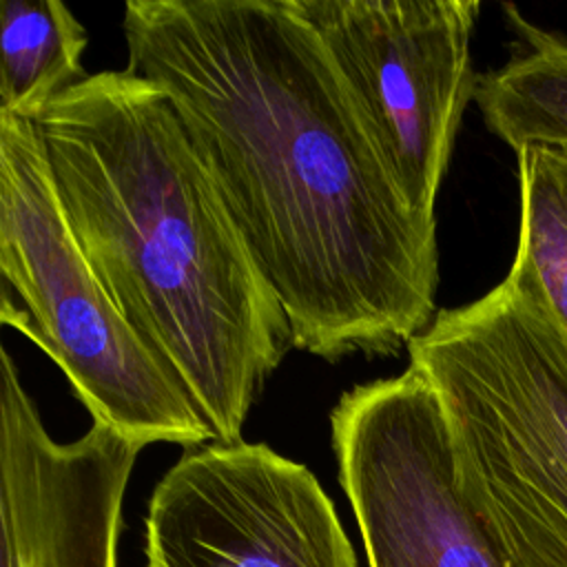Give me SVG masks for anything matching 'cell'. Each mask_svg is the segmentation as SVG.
I'll use <instances>...</instances> for the list:
<instances>
[{"mask_svg": "<svg viewBox=\"0 0 567 567\" xmlns=\"http://www.w3.org/2000/svg\"><path fill=\"white\" fill-rule=\"evenodd\" d=\"M128 71L173 102L295 348L388 357L434 319L412 213L297 0H128Z\"/></svg>", "mask_w": 567, "mask_h": 567, "instance_id": "cell-1", "label": "cell"}, {"mask_svg": "<svg viewBox=\"0 0 567 567\" xmlns=\"http://www.w3.org/2000/svg\"><path fill=\"white\" fill-rule=\"evenodd\" d=\"M31 122L113 303L215 441H241L292 332L171 97L128 69L100 71Z\"/></svg>", "mask_w": 567, "mask_h": 567, "instance_id": "cell-2", "label": "cell"}, {"mask_svg": "<svg viewBox=\"0 0 567 567\" xmlns=\"http://www.w3.org/2000/svg\"><path fill=\"white\" fill-rule=\"evenodd\" d=\"M463 494L507 567H567V332L529 268L441 310L410 346Z\"/></svg>", "mask_w": 567, "mask_h": 567, "instance_id": "cell-3", "label": "cell"}, {"mask_svg": "<svg viewBox=\"0 0 567 567\" xmlns=\"http://www.w3.org/2000/svg\"><path fill=\"white\" fill-rule=\"evenodd\" d=\"M0 319L51 357L93 421L140 445L215 441L186 390L148 352L93 272L60 206L31 120L0 113Z\"/></svg>", "mask_w": 567, "mask_h": 567, "instance_id": "cell-4", "label": "cell"}, {"mask_svg": "<svg viewBox=\"0 0 567 567\" xmlns=\"http://www.w3.org/2000/svg\"><path fill=\"white\" fill-rule=\"evenodd\" d=\"M388 173L434 219L463 113L474 100L476 0H297Z\"/></svg>", "mask_w": 567, "mask_h": 567, "instance_id": "cell-5", "label": "cell"}, {"mask_svg": "<svg viewBox=\"0 0 567 567\" xmlns=\"http://www.w3.org/2000/svg\"><path fill=\"white\" fill-rule=\"evenodd\" d=\"M330 425L368 567H507L461 489L441 401L419 368L354 385Z\"/></svg>", "mask_w": 567, "mask_h": 567, "instance_id": "cell-6", "label": "cell"}, {"mask_svg": "<svg viewBox=\"0 0 567 567\" xmlns=\"http://www.w3.org/2000/svg\"><path fill=\"white\" fill-rule=\"evenodd\" d=\"M146 567H359L315 474L264 443L186 450L146 512Z\"/></svg>", "mask_w": 567, "mask_h": 567, "instance_id": "cell-7", "label": "cell"}, {"mask_svg": "<svg viewBox=\"0 0 567 567\" xmlns=\"http://www.w3.org/2000/svg\"><path fill=\"white\" fill-rule=\"evenodd\" d=\"M142 447L97 421L73 443L53 441L2 348V567H117L124 494Z\"/></svg>", "mask_w": 567, "mask_h": 567, "instance_id": "cell-8", "label": "cell"}, {"mask_svg": "<svg viewBox=\"0 0 567 567\" xmlns=\"http://www.w3.org/2000/svg\"><path fill=\"white\" fill-rule=\"evenodd\" d=\"M514 33L505 64L478 73L474 102L485 126L514 153L567 144V35L505 4Z\"/></svg>", "mask_w": 567, "mask_h": 567, "instance_id": "cell-9", "label": "cell"}, {"mask_svg": "<svg viewBox=\"0 0 567 567\" xmlns=\"http://www.w3.org/2000/svg\"><path fill=\"white\" fill-rule=\"evenodd\" d=\"M86 29L60 0H4L0 33V113L33 120L86 78Z\"/></svg>", "mask_w": 567, "mask_h": 567, "instance_id": "cell-10", "label": "cell"}, {"mask_svg": "<svg viewBox=\"0 0 567 567\" xmlns=\"http://www.w3.org/2000/svg\"><path fill=\"white\" fill-rule=\"evenodd\" d=\"M518 157V244L514 259L534 275L567 332V144L532 146Z\"/></svg>", "mask_w": 567, "mask_h": 567, "instance_id": "cell-11", "label": "cell"}]
</instances>
